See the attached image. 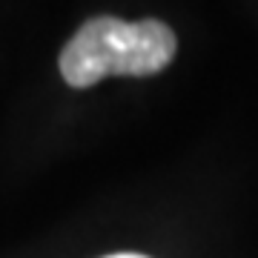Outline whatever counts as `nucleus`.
Segmentation results:
<instances>
[{"mask_svg": "<svg viewBox=\"0 0 258 258\" xmlns=\"http://www.w3.org/2000/svg\"><path fill=\"white\" fill-rule=\"evenodd\" d=\"M178 37L164 20L126 23L112 15L86 20L60 52V75L75 89L101 83L106 75L147 78L172 63Z\"/></svg>", "mask_w": 258, "mask_h": 258, "instance_id": "obj_1", "label": "nucleus"}, {"mask_svg": "<svg viewBox=\"0 0 258 258\" xmlns=\"http://www.w3.org/2000/svg\"><path fill=\"white\" fill-rule=\"evenodd\" d=\"M106 258H147V255H135V252H118V255H106Z\"/></svg>", "mask_w": 258, "mask_h": 258, "instance_id": "obj_2", "label": "nucleus"}]
</instances>
